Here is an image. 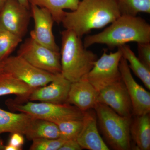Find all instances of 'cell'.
<instances>
[{
    "instance_id": "6da1fadb",
    "label": "cell",
    "mask_w": 150,
    "mask_h": 150,
    "mask_svg": "<svg viewBox=\"0 0 150 150\" xmlns=\"http://www.w3.org/2000/svg\"><path fill=\"white\" fill-rule=\"evenodd\" d=\"M121 15L115 0H82L74 11L65 12L61 23L82 36L110 24Z\"/></svg>"
},
{
    "instance_id": "7a4b0ae2",
    "label": "cell",
    "mask_w": 150,
    "mask_h": 150,
    "mask_svg": "<svg viewBox=\"0 0 150 150\" xmlns=\"http://www.w3.org/2000/svg\"><path fill=\"white\" fill-rule=\"evenodd\" d=\"M110 24L102 32L86 36L85 47L100 44L113 48L129 42H150V24L141 17L121 15Z\"/></svg>"
},
{
    "instance_id": "3957f363",
    "label": "cell",
    "mask_w": 150,
    "mask_h": 150,
    "mask_svg": "<svg viewBox=\"0 0 150 150\" xmlns=\"http://www.w3.org/2000/svg\"><path fill=\"white\" fill-rule=\"evenodd\" d=\"M61 35V74L70 82H75L90 71L97 56L85 47L81 37L74 31L65 29Z\"/></svg>"
},
{
    "instance_id": "277c9868",
    "label": "cell",
    "mask_w": 150,
    "mask_h": 150,
    "mask_svg": "<svg viewBox=\"0 0 150 150\" xmlns=\"http://www.w3.org/2000/svg\"><path fill=\"white\" fill-rule=\"evenodd\" d=\"M97 121L105 141L113 149H131V118L118 114L109 106L98 103L93 108Z\"/></svg>"
},
{
    "instance_id": "5b68a950",
    "label": "cell",
    "mask_w": 150,
    "mask_h": 150,
    "mask_svg": "<svg viewBox=\"0 0 150 150\" xmlns=\"http://www.w3.org/2000/svg\"><path fill=\"white\" fill-rule=\"evenodd\" d=\"M8 100L11 110L26 113L33 118L54 122L66 120H82L86 112L69 103L55 104L29 100Z\"/></svg>"
},
{
    "instance_id": "8992f818",
    "label": "cell",
    "mask_w": 150,
    "mask_h": 150,
    "mask_svg": "<svg viewBox=\"0 0 150 150\" xmlns=\"http://www.w3.org/2000/svg\"><path fill=\"white\" fill-rule=\"evenodd\" d=\"M122 57L119 49L116 52L109 54L104 50L102 56L95 62L91 69L82 79L87 81L98 92L121 80L119 66Z\"/></svg>"
},
{
    "instance_id": "52a82bcc",
    "label": "cell",
    "mask_w": 150,
    "mask_h": 150,
    "mask_svg": "<svg viewBox=\"0 0 150 150\" xmlns=\"http://www.w3.org/2000/svg\"><path fill=\"white\" fill-rule=\"evenodd\" d=\"M17 55L40 69L54 74L61 73L60 52L43 46L31 38L21 45Z\"/></svg>"
},
{
    "instance_id": "ba28073f",
    "label": "cell",
    "mask_w": 150,
    "mask_h": 150,
    "mask_svg": "<svg viewBox=\"0 0 150 150\" xmlns=\"http://www.w3.org/2000/svg\"><path fill=\"white\" fill-rule=\"evenodd\" d=\"M3 63L6 74L24 82L34 89L46 85L56 77V74L36 68L17 55L9 56Z\"/></svg>"
},
{
    "instance_id": "9c48e42d",
    "label": "cell",
    "mask_w": 150,
    "mask_h": 150,
    "mask_svg": "<svg viewBox=\"0 0 150 150\" xmlns=\"http://www.w3.org/2000/svg\"><path fill=\"white\" fill-rule=\"evenodd\" d=\"M31 17L30 10L17 0H7L0 10V26L23 38L27 32Z\"/></svg>"
},
{
    "instance_id": "30bf717a",
    "label": "cell",
    "mask_w": 150,
    "mask_h": 150,
    "mask_svg": "<svg viewBox=\"0 0 150 150\" xmlns=\"http://www.w3.org/2000/svg\"><path fill=\"white\" fill-rule=\"evenodd\" d=\"M121 78L131 99L134 115L150 113V93L134 79L128 62L122 57L119 63Z\"/></svg>"
},
{
    "instance_id": "8fae6325",
    "label": "cell",
    "mask_w": 150,
    "mask_h": 150,
    "mask_svg": "<svg viewBox=\"0 0 150 150\" xmlns=\"http://www.w3.org/2000/svg\"><path fill=\"white\" fill-rule=\"evenodd\" d=\"M31 17L34 21V28L30 32V38L43 46L57 52L60 48L55 40L53 27L54 18L46 9L30 5Z\"/></svg>"
},
{
    "instance_id": "7c38bea8",
    "label": "cell",
    "mask_w": 150,
    "mask_h": 150,
    "mask_svg": "<svg viewBox=\"0 0 150 150\" xmlns=\"http://www.w3.org/2000/svg\"><path fill=\"white\" fill-rule=\"evenodd\" d=\"M98 102L106 105L121 116L132 118V103L122 79L98 92Z\"/></svg>"
},
{
    "instance_id": "4fadbf2b",
    "label": "cell",
    "mask_w": 150,
    "mask_h": 150,
    "mask_svg": "<svg viewBox=\"0 0 150 150\" xmlns=\"http://www.w3.org/2000/svg\"><path fill=\"white\" fill-rule=\"evenodd\" d=\"M71 83L61 73L57 74L54 80L50 83L33 89L26 100L55 104L67 103Z\"/></svg>"
},
{
    "instance_id": "5bb4252c",
    "label": "cell",
    "mask_w": 150,
    "mask_h": 150,
    "mask_svg": "<svg viewBox=\"0 0 150 150\" xmlns=\"http://www.w3.org/2000/svg\"><path fill=\"white\" fill-rule=\"evenodd\" d=\"M98 92L91 84L81 79L71 83L67 103L86 112L95 107L98 103Z\"/></svg>"
},
{
    "instance_id": "9a60e30c",
    "label": "cell",
    "mask_w": 150,
    "mask_h": 150,
    "mask_svg": "<svg viewBox=\"0 0 150 150\" xmlns=\"http://www.w3.org/2000/svg\"><path fill=\"white\" fill-rule=\"evenodd\" d=\"M76 140L82 149L110 150L98 132L96 112L91 110L86 111L83 126Z\"/></svg>"
},
{
    "instance_id": "2e32d148",
    "label": "cell",
    "mask_w": 150,
    "mask_h": 150,
    "mask_svg": "<svg viewBox=\"0 0 150 150\" xmlns=\"http://www.w3.org/2000/svg\"><path fill=\"white\" fill-rule=\"evenodd\" d=\"M34 118L23 112L14 113L0 108V134L19 133L25 135Z\"/></svg>"
},
{
    "instance_id": "e0dca14e",
    "label": "cell",
    "mask_w": 150,
    "mask_h": 150,
    "mask_svg": "<svg viewBox=\"0 0 150 150\" xmlns=\"http://www.w3.org/2000/svg\"><path fill=\"white\" fill-rule=\"evenodd\" d=\"M130 134L138 149H150V113L135 115L130 125Z\"/></svg>"
},
{
    "instance_id": "ac0fdd59",
    "label": "cell",
    "mask_w": 150,
    "mask_h": 150,
    "mask_svg": "<svg viewBox=\"0 0 150 150\" xmlns=\"http://www.w3.org/2000/svg\"><path fill=\"white\" fill-rule=\"evenodd\" d=\"M30 5H35L46 9L51 13L54 21L58 24L62 22L64 16V10L74 11L80 0H28Z\"/></svg>"
},
{
    "instance_id": "d6986e66",
    "label": "cell",
    "mask_w": 150,
    "mask_h": 150,
    "mask_svg": "<svg viewBox=\"0 0 150 150\" xmlns=\"http://www.w3.org/2000/svg\"><path fill=\"white\" fill-rule=\"evenodd\" d=\"M34 88L24 82L5 74L0 78V96L8 95H15L19 100H27Z\"/></svg>"
},
{
    "instance_id": "ffe728a7",
    "label": "cell",
    "mask_w": 150,
    "mask_h": 150,
    "mask_svg": "<svg viewBox=\"0 0 150 150\" xmlns=\"http://www.w3.org/2000/svg\"><path fill=\"white\" fill-rule=\"evenodd\" d=\"M30 140L35 139H56L60 138L58 126L52 121L34 118L25 135Z\"/></svg>"
},
{
    "instance_id": "44dd1931",
    "label": "cell",
    "mask_w": 150,
    "mask_h": 150,
    "mask_svg": "<svg viewBox=\"0 0 150 150\" xmlns=\"http://www.w3.org/2000/svg\"><path fill=\"white\" fill-rule=\"evenodd\" d=\"M122 57L127 62L130 69L141 80L148 89H150V68L145 66L134 54L130 46L124 44L118 47Z\"/></svg>"
},
{
    "instance_id": "7402d4cb",
    "label": "cell",
    "mask_w": 150,
    "mask_h": 150,
    "mask_svg": "<svg viewBox=\"0 0 150 150\" xmlns=\"http://www.w3.org/2000/svg\"><path fill=\"white\" fill-rule=\"evenodd\" d=\"M22 41V38L0 26V62L9 56Z\"/></svg>"
},
{
    "instance_id": "603a6c76",
    "label": "cell",
    "mask_w": 150,
    "mask_h": 150,
    "mask_svg": "<svg viewBox=\"0 0 150 150\" xmlns=\"http://www.w3.org/2000/svg\"><path fill=\"white\" fill-rule=\"evenodd\" d=\"M121 15L136 16L138 13H150V0H115Z\"/></svg>"
},
{
    "instance_id": "cb8c5ba5",
    "label": "cell",
    "mask_w": 150,
    "mask_h": 150,
    "mask_svg": "<svg viewBox=\"0 0 150 150\" xmlns=\"http://www.w3.org/2000/svg\"><path fill=\"white\" fill-rule=\"evenodd\" d=\"M54 122L59 128L60 138L65 141L76 139L83 126V119L62 120Z\"/></svg>"
},
{
    "instance_id": "d4e9b609",
    "label": "cell",
    "mask_w": 150,
    "mask_h": 150,
    "mask_svg": "<svg viewBox=\"0 0 150 150\" xmlns=\"http://www.w3.org/2000/svg\"><path fill=\"white\" fill-rule=\"evenodd\" d=\"M30 150H59L65 141L61 138L56 139H35L32 140Z\"/></svg>"
},
{
    "instance_id": "484cf974",
    "label": "cell",
    "mask_w": 150,
    "mask_h": 150,
    "mask_svg": "<svg viewBox=\"0 0 150 150\" xmlns=\"http://www.w3.org/2000/svg\"><path fill=\"white\" fill-rule=\"evenodd\" d=\"M139 59L148 68H150V42L137 43Z\"/></svg>"
},
{
    "instance_id": "4316f807",
    "label": "cell",
    "mask_w": 150,
    "mask_h": 150,
    "mask_svg": "<svg viewBox=\"0 0 150 150\" xmlns=\"http://www.w3.org/2000/svg\"><path fill=\"white\" fill-rule=\"evenodd\" d=\"M22 134L19 133H12L9 142V144L19 148L22 150V146L24 144V139Z\"/></svg>"
},
{
    "instance_id": "83f0119b",
    "label": "cell",
    "mask_w": 150,
    "mask_h": 150,
    "mask_svg": "<svg viewBox=\"0 0 150 150\" xmlns=\"http://www.w3.org/2000/svg\"><path fill=\"white\" fill-rule=\"evenodd\" d=\"M82 148L76 139H71L65 141L59 150H81Z\"/></svg>"
},
{
    "instance_id": "f1b7e54d",
    "label": "cell",
    "mask_w": 150,
    "mask_h": 150,
    "mask_svg": "<svg viewBox=\"0 0 150 150\" xmlns=\"http://www.w3.org/2000/svg\"><path fill=\"white\" fill-rule=\"evenodd\" d=\"M23 6L26 7V8L30 10V5L28 0H17Z\"/></svg>"
},
{
    "instance_id": "f546056e",
    "label": "cell",
    "mask_w": 150,
    "mask_h": 150,
    "mask_svg": "<svg viewBox=\"0 0 150 150\" xmlns=\"http://www.w3.org/2000/svg\"><path fill=\"white\" fill-rule=\"evenodd\" d=\"M4 150H21V149L19 148L16 147L12 145L8 144L7 146H5Z\"/></svg>"
},
{
    "instance_id": "4dcf8cb0",
    "label": "cell",
    "mask_w": 150,
    "mask_h": 150,
    "mask_svg": "<svg viewBox=\"0 0 150 150\" xmlns=\"http://www.w3.org/2000/svg\"><path fill=\"white\" fill-rule=\"evenodd\" d=\"M5 74L4 69V64L3 62H0V78Z\"/></svg>"
},
{
    "instance_id": "1f68e13d",
    "label": "cell",
    "mask_w": 150,
    "mask_h": 150,
    "mask_svg": "<svg viewBox=\"0 0 150 150\" xmlns=\"http://www.w3.org/2000/svg\"><path fill=\"white\" fill-rule=\"evenodd\" d=\"M5 146L4 145L2 141L0 138V150H4Z\"/></svg>"
},
{
    "instance_id": "d6a6232c",
    "label": "cell",
    "mask_w": 150,
    "mask_h": 150,
    "mask_svg": "<svg viewBox=\"0 0 150 150\" xmlns=\"http://www.w3.org/2000/svg\"><path fill=\"white\" fill-rule=\"evenodd\" d=\"M7 0H0V10L2 8Z\"/></svg>"
}]
</instances>
